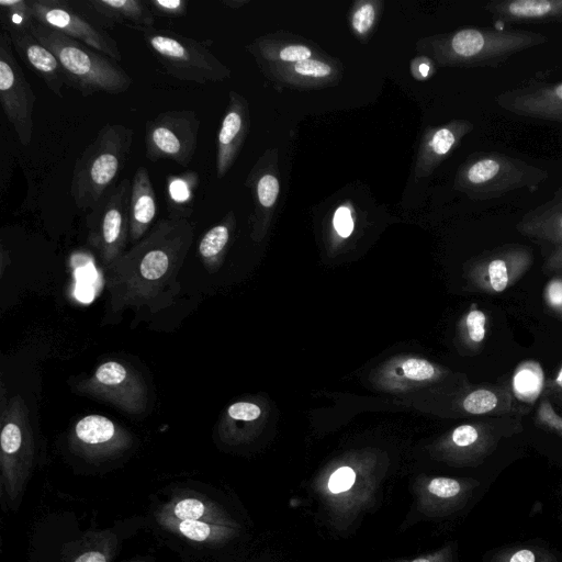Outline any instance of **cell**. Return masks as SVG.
I'll return each instance as SVG.
<instances>
[{"mask_svg": "<svg viewBox=\"0 0 562 562\" xmlns=\"http://www.w3.org/2000/svg\"><path fill=\"white\" fill-rule=\"evenodd\" d=\"M549 178L543 168L498 152L471 155L459 168L455 187L472 200L497 199L522 188H537Z\"/></svg>", "mask_w": 562, "mask_h": 562, "instance_id": "cell-4", "label": "cell"}, {"mask_svg": "<svg viewBox=\"0 0 562 562\" xmlns=\"http://www.w3.org/2000/svg\"><path fill=\"white\" fill-rule=\"evenodd\" d=\"M496 101L515 116L562 123V82H533L500 94Z\"/></svg>", "mask_w": 562, "mask_h": 562, "instance_id": "cell-11", "label": "cell"}, {"mask_svg": "<svg viewBox=\"0 0 562 562\" xmlns=\"http://www.w3.org/2000/svg\"><path fill=\"white\" fill-rule=\"evenodd\" d=\"M536 418L539 424L546 429L562 436V417L559 415L547 400H543L539 406Z\"/></svg>", "mask_w": 562, "mask_h": 562, "instance_id": "cell-34", "label": "cell"}, {"mask_svg": "<svg viewBox=\"0 0 562 562\" xmlns=\"http://www.w3.org/2000/svg\"><path fill=\"white\" fill-rule=\"evenodd\" d=\"M132 183L129 179L111 187L88 217L94 243L107 254L117 253L130 230L129 206Z\"/></svg>", "mask_w": 562, "mask_h": 562, "instance_id": "cell-9", "label": "cell"}, {"mask_svg": "<svg viewBox=\"0 0 562 562\" xmlns=\"http://www.w3.org/2000/svg\"><path fill=\"white\" fill-rule=\"evenodd\" d=\"M533 264V254L521 244H507L488 251L478 260L475 280L488 295L502 294L514 286Z\"/></svg>", "mask_w": 562, "mask_h": 562, "instance_id": "cell-10", "label": "cell"}, {"mask_svg": "<svg viewBox=\"0 0 562 562\" xmlns=\"http://www.w3.org/2000/svg\"><path fill=\"white\" fill-rule=\"evenodd\" d=\"M205 513V505L195 499H188L179 502L175 508V514L178 519L198 520Z\"/></svg>", "mask_w": 562, "mask_h": 562, "instance_id": "cell-39", "label": "cell"}, {"mask_svg": "<svg viewBox=\"0 0 562 562\" xmlns=\"http://www.w3.org/2000/svg\"><path fill=\"white\" fill-rule=\"evenodd\" d=\"M22 435L19 427L9 423L4 427L2 433V448L6 454H15L21 446Z\"/></svg>", "mask_w": 562, "mask_h": 562, "instance_id": "cell-42", "label": "cell"}, {"mask_svg": "<svg viewBox=\"0 0 562 562\" xmlns=\"http://www.w3.org/2000/svg\"><path fill=\"white\" fill-rule=\"evenodd\" d=\"M8 32L0 36V103L19 142L28 146L33 134V110L37 97L17 62Z\"/></svg>", "mask_w": 562, "mask_h": 562, "instance_id": "cell-7", "label": "cell"}, {"mask_svg": "<svg viewBox=\"0 0 562 562\" xmlns=\"http://www.w3.org/2000/svg\"><path fill=\"white\" fill-rule=\"evenodd\" d=\"M535 560V555L531 550L524 549L514 554L510 562H535Z\"/></svg>", "mask_w": 562, "mask_h": 562, "instance_id": "cell-46", "label": "cell"}, {"mask_svg": "<svg viewBox=\"0 0 562 562\" xmlns=\"http://www.w3.org/2000/svg\"><path fill=\"white\" fill-rule=\"evenodd\" d=\"M143 39L165 71L179 81L205 85L219 83L230 77L222 64L204 43L155 27L138 28Z\"/></svg>", "mask_w": 562, "mask_h": 562, "instance_id": "cell-5", "label": "cell"}, {"mask_svg": "<svg viewBox=\"0 0 562 562\" xmlns=\"http://www.w3.org/2000/svg\"><path fill=\"white\" fill-rule=\"evenodd\" d=\"M247 186L254 189L255 207L257 211H271L277 202L280 185L278 178L272 173H260L255 167L250 174Z\"/></svg>", "mask_w": 562, "mask_h": 562, "instance_id": "cell-23", "label": "cell"}, {"mask_svg": "<svg viewBox=\"0 0 562 562\" xmlns=\"http://www.w3.org/2000/svg\"><path fill=\"white\" fill-rule=\"evenodd\" d=\"M194 187L191 182H186L185 178L177 177L170 178L168 181V191H170V198L175 205H185V201L193 199Z\"/></svg>", "mask_w": 562, "mask_h": 562, "instance_id": "cell-35", "label": "cell"}, {"mask_svg": "<svg viewBox=\"0 0 562 562\" xmlns=\"http://www.w3.org/2000/svg\"><path fill=\"white\" fill-rule=\"evenodd\" d=\"M162 232L163 222L161 221L159 224H157L155 230L156 247H152V249L146 250V253L144 254L140 263V273L145 279L148 280L160 279L167 273L168 268H170L171 257L168 251L171 250V247H168L167 250L165 249V247H159L162 238Z\"/></svg>", "mask_w": 562, "mask_h": 562, "instance_id": "cell-22", "label": "cell"}, {"mask_svg": "<svg viewBox=\"0 0 562 562\" xmlns=\"http://www.w3.org/2000/svg\"><path fill=\"white\" fill-rule=\"evenodd\" d=\"M548 41L543 33L534 31L475 27L438 36L430 46L436 61L443 66L497 69L513 55Z\"/></svg>", "mask_w": 562, "mask_h": 562, "instance_id": "cell-2", "label": "cell"}, {"mask_svg": "<svg viewBox=\"0 0 562 562\" xmlns=\"http://www.w3.org/2000/svg\"><path fill=\"white\" fill-rule=\"evenodd\" d=\"M556 385L562 389V368L560 369V372L556 378Z\"/></svg>", "mask_w": 562, "mask_h": 562, "instance_id": "cell-49", "label": "cell"}, {"mask_svg": "<svg viewBox=\"0 0 562 562\" xmlns=\"http://www.w3.org/2000/svg\"><path fill=\"white\" fill-rule=\"evenodd\" d=\"M8 35L22 62H25L29 69L46 83L56 97L63 98L64 76L55 55L44 47L30 30L11 31Z\"/></svg>", "mask_w": 562, "mask_h": 562, "instance_id": "cell-14", "label": "cell"}, {"mask_svg": "<svg viewBox=\"0 0 562 562\" xmlns=\"http://www.w3.org/2000/svg\"><path fill=\"white\" fill-rule=\"evenodd\" d=\"M96 379L101 385L114 387L127 379V370L119 363L108 362L98 368Z\"/></svg>", "mask_w": 562, "mask_h": 562, "instance_id": "cell-32", "label": "cell"}, {"mask_svg": "<svg viewBox=\"0 0 562 562\" xmlns=\"http://www.w3.org/2000/svg\"><path fill=\"white\" fill-rule=\"evenodd\" d=\"M413 562H431V561L427 560V559H424V558H421V559H418V560H414Z\"/></svg>", "mask_w": 562, "mask_h": 562, "instance_id": "cell-50", "label": "cell"}, {"mask_svg": "<svg viewBox=\"0 0 562 562\" xmlns=\"http://www.w3.org/2000/svg\"><path fill=\"white\" fill-rule=\"evenodd\" d=\"M542 386V376L533 369H523L514 378V389L523 398L537 397Z\"/></svg>", "mask_w": 562, "mask_h": 562, "instance_id": "cell-29", "label": "cell"}, {"mask_svg": "<svg viewBox=\"0 0 562 562\" xmlns=\"http://www.w3.org/2000/svg\"><path fill=\"white\" fill-rule=\"evenodd\" d=\"M379 3L364 2L357 6L352 17V26L358 36L365 37L375 26Z\"/></svg>", "mask_w": 562, "mask_h": 562, "instance_id": "cell-28", "label": "cell"}, {"mask_svg": "<svg viewBox=\"0 0 562 562\" xmlns=\"http://www.w3.org/2000/svg\"><path fill=\"white\" fill-rule=\"evenodd\" d=\"M453 443L460 448L472 447L477 444H491L494 441L492 427L465 424L458 426L452 435Z\"/></svg>", "mask_w": 562, "mask_h": 562, "instance_id": "cell-27", "label": "cell"}, {"mask_svg": "<svg viewBox=\"0 0 562 562\" xmlns=\"http://www.w3.org/2000/svg\"><path fill=\"white\" fill-rule=\"evenodd\" d=\"M486 314L480 310H472L466 317L468 339L472 344L480 345L486 339Z\"/></svg>", "mask_w": 562, "mask_h": 562, "instance_id": "cell-31", "label": "cell"}, {"mask_svg": "<svg viewBox=\"0 0 562 562\" xmlns=\"http://www.w3.org/2000/svg\"><path fill=\"white\" fill-rule=\"evenodd\" d=\"M179 531L195 542H204L210 535V527L197 520H186L179 525Z\"/></svg>", "mask_w": 562, "mask_h": 562, "instance_id": "cell-41", "label": "cell"}, {"mask_svg": "<svg viewBox=\"0 0 562 562\" xmlns=\"http://www.w3.org/2000/svg\"><path fill=\"white\" fill-rule=\"evenodd\" d=\"M134 131L120 123L101 128L78 157L70 193L77 208L92 210L114 187L132 152Z\"/></svg>", "mask_w": 562, "mask_h": 562, "instance_id": "cell-3", "label": "cell"}, {"mask_svg": "<svg viewBox=\"0 0 562 562\" xmlns=\"http://www.w3.org/2000/svg\"><path fill=\"white\" fill-rule=\"evenodd\" d=\"M233 220V213H230L224 221L211 228L201 239L199 253L205 260H215L226 249L231 238Z\"/></svg>", "mask_w": 562, "mask_h": 562, "instance_id": "cell-26", "label": "cell"}, {"mask_svg": "<svg viewBox=\"0 0 562 562\" xmlns=\"http://www.w3.org/2000/svg\"><path fill=\"white\" fill-rule=\"evenodd\" d=\"M72 4L93 24L105 30L118 25L137 30L155 24L151 9L141 0H85Z\"/></svg>", "mask_w": 562, "mask_h": 562, "instance_id": "cell-12", "label": "cell"}, {"mask_svg": "<svg viewBox=\"0 0 562 562\" xmlns=\"http://www.w3.org/2000/svg\"><path fill=\"white\" fill-rule=\"evenodd\" d=\"M547 267L556 269V271H562V245L556 246V250L549 257Z\"/></svg>", "mask_w": 562, "mask_h": 562, "instance_id": "cell-45", "label": "cell"}, {"mask_svg": "<svg viewBox=\"0 0 562 562\" xmlns=\"http://www.w3.org/2000/svg\"><path fill=\"white\" fill-rule=\"evenodd\" d=\"M153 15L159 17H184L187 15V0H145Z\"/></svg>", "mask_w": 562, "mask_h": 562, "instance_id": "cell-30", "label": "cell"}, {"mask_svg": "<svg viewBox=\"0 0 562 562\" xmlns=\"http://www.w3.org/2000/svg\"><path fill=\"white\" fill-rule=\"evenodd\" d=\"M250 130V108L246 99L231 92L217 140V175L223 178L231 170Z\"/></svg>", "mask_w": 562, "mask_h": 562, "instance_id": "cell-13", "label": "cell"}, {"mask_svg": "<svg viewBox=\"0 0 562 562\" xmlns=\"http://www.w3.org/2000/svg\"><path fill=\"white\" fill-rule=\"evenodd\" d=\"M269 71L280 81L297 87H320L337 80L336 67L323 60L311 59L294 64L269 63Z\"/></svg>", "mask_w": 562, "mask_h": 562, "instance_id": "cell-19", "label": "cell"}, {"mask_svg": "<svg viewBox=\"0 0 562 562\" xmlns=\"http://www.w3.org/2000/svg\"><path fill=\"white\" fill-rule=\"evenodd\" d=\"M159 212L150 173L144 166L134 174L130 196L129 220L133 240L141 238Z\"/></svg>", "mask_w": 562, "mask_h": 562, "instance_id": "cell-18", "label": "cell"}, {"mask_svg": "<svg viewBox=\"0 0 562 562\" xmlns=\"http://www.w3.org/2000/svg\"><path fill=\"white\" fill-rule=\"evenodd\" d=\"M483 9L503 24H562V0H494Z\"/></svg>", "mask_w": 562, "mask_h": 562, "instance_id": "cell-15", "label": "cell"}, {"mask_svg": "<svg viewBox=\"0 0 562 562\" xmlns=\"http://www.w3.org/2000/svg\"><path fill=\"white\" fill-rule=\"evenodd\" d=\"M199 128L194 110L162 112L146 121V157L153 163L165 160L188 166L196 154Z\"/></svg>", "mask_w": 562, "mask_h": 562, "instance_id": "cell-6", "label": "cell"}, {"mask_svg": "<svg viewBox=\"0 0 562 562\" xmlns=\"http://www.w3.org/2000/svg\"><path fill=\"white\" fill-rule=\"evenodd\" d=\"M0 8L3 31L30 30L35 24L29 0H0Z\"/></svg>", "mask_w": 562, "mask_h": 562, "instance_id": "cell-24", "label": "cell"}, {"mask_svg": "<svg viewBox=\"0 0 562 562\" xmlns=\"http://www.w3.org/2000/svg\"><path fill=\"white\" fill-rule=\"evenodd\" d=\"M545 299L548 305L556 310H562V279L555 278L547 285Z\"/></svg>", "mask_w": 562, "mask_h": 562, "instance_id": "cell-43", "label": "cell"}, {"mask_svg": "<svg viewBox=\"0 0 562 562\" xmlns=\"http://www.w3.org/2000/svg\"><path fill=\"white\" fill-rule=\"evenodd\" d=\"M474 129V123L468 120H454L427 131L420 149L417 176H430Z\"/></svg>", "mask_w": 562, "mask_h": 562, "instance_id": "cell-16", "label": "cell"}, {"mask_svg": "<svg viewBox=\"0 0 562 562\" xmlns=\"http://www.w3.org/2000/svg\"><path fill=\"white\" fill-rule=\"evenodd\" d=\"M333 226L342 238H350L355 227L351 209L347 206L337 209L333 218Z\"/></svg>", "mask_w": 562, "mask_h": 562, "instance_id": "cell-36", "label": "cell"}, {"mask_svg": "<svg viewBox=\"0 0 562 562\" xmlns=\"http://www.w3.org/2000/svg\"><path fill=\"white\" fill-rule=\"evenodd\" d=\"M223 4L232 9H239L240 7L245 5L246 2H235V0H226V2H223Z\"/></svg>", "mask_w": 562, "mask_h": 562, "instance_id": "cell-48", "label": "cell"}, {"mask_svg": "<svg viewBox=\"0 0 562 562\" xmlns=\"http://www.w3.org/2000/svg\"><path fill=\"white\" fill-rule=\"evenodd\" d=\"M412 70L415 78L424 81L434 74L435 66L431 60L422 58L413 62Z\"/></svg>", "mask_w": 562, "mask_h": 562, "instance_id": "cell-44", "label": "cell"}, {"mask_svg": "<svg viewBox=\"0 0 562 562\" xmlns=\"http://www.w3.org/2000/svg\"><path fill=\"white\" fill-rule=\"evenodd\" d=\"M33 18L40 24L80 41L108 58L120 62L118 42L93 24L66 0H29Z\"/></svg>", "mask_w": 562, "mask_h": 562, "instance_id": "cell-8", "label": "cell"}, {"mask_svg": "<svg viewBox=\"0 0 562 562\" xmlns=\"http://www.w3.org/2000/svg\"><path fill=\"white\" fill-rule=\"evenodd\" d=\"M30 31L58 59L66 86L84 97L126 93L133 81L117 61L35 21Z\"/></svg>", "mask_w": 562, "mask_h": 562, "instance_id": "cell-1", "label": "cell"}, {"mask_svg": "<svg viewBox=\"0 0 562 562\" xmlns=\"http://www.w3.org/2000/svg\"><path fill=\"white\" fill-rule=\"evenodd\" d=\"M516 230L537 242L562 245V186L552 199L527 211L517 223Z\"/></svg>", "mask_w": 562, "mask_h": 562, "instance_id": "cell-17", "label": "cell"}, {"mask_svg": "<svg viewBox=\"0 0 562 562\" xmlns=\"http://www.w3.org/2000/svg\"><path fill=\"white\" fill-rule=\"evenodd\" d=\"M464 410L472 415H499L517 411L512 392L503 387L479 388L469 393L463 401Z\"/></svg>", "mask_w": 562, "mask_h": 562, "instance_id": "cell-20", "label": "cell"}, {"mask_svg": "<svg viewBox=\"0 0 562 562\" xmlns=\"http://www.w3.org/2000/svg\"><path fill=\"white\" fill-rule=\"evenodd\" d=\"M253 53L261 55L269 63L294 64L313 58V51L303 44H284L278 46L272 41L261 40L254 44Z\"/></svg>", "mask_w": 562, "mask_h": 562, "instance_id": "cell-21", "label": "cell"}, {"mask_svg": "<svg viewBox=\"0 0 562 562\" xmlns=\"http://www.w3.org/2000/svg\"><path fill=\"white\" fill-rule=\"evenodd\" d=\"M403 375L415 381L429 380L436 374L432 364L423 359L411 358L402 365Z\"/></svg>", "mask_w": 562, "mask_h": 562, "instance_id": "cell-33", "label": "cell"}, {"mask_svg": "<svg viewBox=\"0 0 562 562\" xmlns=\"http://www.w3.org/2000/svg\"><path fill=\"white\" fill-rule=\"evenodd\" d=\"M75 562H107L104 555L100 553H87L78 558Z\"/></svg>", "mask_w": 562, "mask_h": 562, "instance_id": "cell-47", "label": "cell"}, {"mask_svg": "<svg viewBox=\"0 0 562 562\" xmlns=\"http://www.w3.org/2000/svg\"><path fill=\"white\" fill-rule=\"evenodd\" d=\"M262 411L260 407L249 402H238L229 408V415L234 420L254 421L261 417Z\"/></svg>", "mask_w": 562, "mask_h": 562, "instance_id": "cell-40", "label": "cell"}, {"mask_svg": "<svg viewBox=\"0 0 562 562\" xmlns=\"http://www.w3.org/2000/svg\"><path fill=\"white\" fill-rule=\"evenodd\" d=\"M459 482L454 479L436 478L432 480L429 491L438 498L448 499L456 497L460 492Z\"/></svg>", "mask_w": 562, "mask_h": 562, "instance_id": "cell-37", "label": "cell"}, {"mask_svg": "<svg viewBox=\"0 0 562 562\" xmlns=\"http://www.w3.org/2000/svg\"><path fill=\"white\" fill-rule=\"evenodd\" d=\"M356 480V474L352 468L343 467L336 470L330 479V490L333 493H341L350 490Z\"/></svg>", "mask_w": 562, "mask_h": 562, "instance_id": "cell-38", "label": "cell"}, {"mask_svg": "<svg viewBox=\"0 0 562 562\" xmlns=\"http://www.w3.org/2000/svg\"><path fill=\"white\" fill-rule=\"evenodd\" d=\"M115 424L101 415H88L76 425V435L86 444H103L115 435Z\"/></svg>", "mask_w": 562, "mask_h": 562, "instance_id": "cell-25", "label": "cell"}]
</instances>
